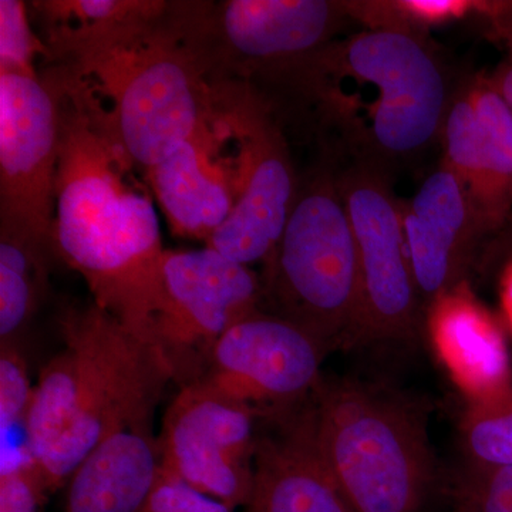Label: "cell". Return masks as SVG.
I'll return each mask as SVG.
<instances>
[{
    "mask_svg": "<svg viewBox=\"0 0 512 512\" xmlns=\"http://www.w3.org/2000/svg\"><path fill=\"white\" fill-rule=\"evenodd\" d=\"M500 299L504 318L512 330V259L505 266L503 275H501Z\"/></svg>",
    "mask_w": 512,
    "mask_h": 512,
    "instance_id": "obj_28",
    "label": "cell"
},
{
    "mask_svg": "<svg viewBox=\"0 0 512 512\" xmlns=\"http://www.w3.org/2000/svg\"><path fill=\"white\" fill-rule=\"evenodd\" d=\"M163 284L154 349L171 382L183 389L201 379L232 326L262 311L261 275L205 245L165 249Z\"/></svg>",
    "mask_w": 512,
    "mask_h": 512,
    "instance_id": "obj_9",
    "label": "cell"
},
{
    "mask_svg": "<svg viewBox=\"0 0 512 512\" xmlns=\"http://www.w3.org/2000/svg\"><path fill=\"white\" fill-rule=\"evenodd\" d=\"M217 107L237 144V201L205 245L251 266L271 256L291 214L298 180L274 107L251 86H215Z\"/></svg>",
    "mask_w": 512,
    "mask_h": 512,
    "instance_id": "obj_8",
    "label": "cell"
},
{
    "mask_svg": "<svg viewBox=\"0 0 512 512\" xmlns=\"http://www.w3.org/2000/svg\"><path fill=\"white\" fill-rule=\"evenodd\" d=\"M153 417L131 421L101 440L67 487L66 512H140L160 480Z\"/></svg>",
    "mask_w": 512,
    "mask_h": 512,
    "instance_id": "obj_18",
    "label": "cell"
},
{
    "mask_svg": "<svg viewBox=\"0 0 512 512\" xmlns=\"http://www.w3.org/2000/svg\"><path fill=\"white\" fill-rule=\"evenodd\" d=\"M35 384L29 377V366L20 343L0 345V427L2 440L16 426L25 430L32 407Z\"/></svg>",
    "mask_w": 512,
    "mask_h": 512,
    "instance_id": "obj_23",
    "label": "cell"
},
{
    "mask_svg": "<svg viewBox=\"0 0 512 512\" xmlns=\"http://www.w3.org/2000/svg\"><path fill=\"white\" fill-rule=\"evenodd\" d=\"M407 258L421 302L429 305L466 281L468 262L483 237L470 195L440 164L410 200H400Z\"/></svg>",
    "mask_w": 512,
    "mask_h": 512,
    "instance_id": "obj_14",
    "label": "cell"
},
{
    "mask_svg": "<svg viewBox=\"0 0 512 512\" xmlns=\"http://www.w3.org/2000/svg\"><path fill=\"white\" fill-rule=\"evenodd\" d=\"M457 495L463 512H512V468L493 471L464 468Z\"/></svg>",
    "mask_w": 512,
    "mask_h": 512,
    "instance_id": "obj_24",
    "label": "cell"
},
{
    "mask_svg": "<svg viewBox=\"0 0 512 512\" xmlns=\"http://www.w3.org/2000/svg\"><path fill=\"white\" fill-rule=\"evenodd\" d=\"M59 74L53 255L82 275L100 309L154 349L165 248L153 202L128 184L133 165L100 127L82 84Z\"/></svg>",
    "mask_w": 512,
    "mask_h": 512,
    "instance_id": "obj_1",
    "label": "cell"
},
{
    "mask_svg": "<svg viewBox=\"0 0 512 512\" xmlns=\"http://www.w3.org/2000/svg\"><path fill=\"white\" fill-rule=\"evenodd\" d=\"M228 505L198 493L175 478L160 474V480L140 512H234Z\"/></svg>",
    "mask_w": 512,
    "mask_h": 512,
    "instance_id": "obj_26",
    "label": "cell"
},
{
    "mask_svg": "<svg viewBox=\"0 0 512 512\" xmlns=\"http://www.w3.org/2000/svg\"><path fill=\"white\" fill-rule=\"evenodd\" d=\"M261 413L191 384L178 389L158 433L161 474L228 505L248 507Z\"/></svg>",
    "mask_w": 512,
    "mask_h": 512,
    "instance_id": "obj_12",
    "label": "cell"
},
{
    "mask_svg": "<svg viewBox=\"0 0 512 512\" xmlns=\"http://www.w3.org/2000/svg\"><path fill=\"white\" fill-rule=\"evenodd\" d=\"M49 49L29 22L22 0H0V73H36V57Z\"/></svg>",
    "mask_w": 512,
    "mask_h": 512,
    "instance_id": "obj_22",
    "label": "cell"
},
{
    "mask_svg": "<svg viewBox=\"0 0 512 512\" xmlns=\"http://www.w3.org/2000/svg\"><path fill=\"white\" fill-rule=\"evenodd\" d=\"M303 403L266 417L275 430L258 434L247 512H352L313 443Z\"/></svg>",
    "mask_w": 512,
    "mask_h": 512,
    "instance_id": "obj_17",
    "label": "cell"
},
{
    "mask_svg": "<svg viewBox=\"0 0 512 512\" xmlns=\"http://www.w3.org/2000/svg\"><path fill=\"white\" fill-rule=\"evenodd\" d=\"M303 410L350 511L426 512L440 471L417 403L383 384L323 376Z\"/></svg>",
    "mask_w": 512,
    "mask_h": 512,
    "instance_id": "obj_5",
    "label": "cell"
},
{
    "mask_svg": "<svg viewBox=\"0 0 512 512\" xmlns=\"http://www.w3.org/2000/svg\"><path fill=\"white\" fill-rule=\"evenodd\" d=\"M457 84L427 35L365 29L322 50L292 97L353 160L389 170L440 141Z\"/></svg>",
    "mask_w": 512,
    "mask_h": 512,
    "instance_id": "obj_4",
    "label": "cell"
},
{
    "mask_svg": "<svg viewBox=\"0 0 512 512\" xmlns=\"http://www.w3.org/2000/svg\"><path fill=\"white\" fill-rule=\"evenodd\" d=\"M262 308L329 350L356 346L360 276L355 237L336 181L320 168L298 184L291 214L261 274Z\"/></svg>",
    "mask_w": 512,
    "mask_h": 512,
    "instance_id": "obj_6",
    "label": "cell"
},
{
    "mask_svg": "<svg viewBox=\"0 0 512 512\" xmlns=\"http://www.w3.org/2000/svg\"><path fill=\"white\" fill-rule=\"evenodd\" d=\"M480 120L477 171L468 195L483 235L497 231L512 211V113L490 76L467 77Z\"/></svg>",
    "mask_w": 512,
    "mask_h": 512,
    "instance_id": "obj_19",
    "label": "cell"
},
{
    "mask_svg": "<svg viewBox=\"0 0 512 512\" xmlns=\"http://www.w3.org/2000/svg\"><path fill=\"white\" fill-rule=\"evenodd\" d=\"M329 350L291 320L259 311L225 333L197 386L247 404L262 419L309 399Z\"/></svg>",
    "mask_w": 512,
    "mask_h": 512,
    "instance_id": "obj_13",
    "label": "cell"
},
{
    "mask_svg": "<svg viewBox=\"0 0 512 512\" xmlns=\"http://www.w3.org/2000/svg\"><path fill=\"white\" fill-rule=\"evenodd\" d=\"M224 138V124L215 113L197 136L146 171L158 205L178 237L207 242L234 208L237 164L229 167L232 161L218 157Z\"/></svg>",
    "mask_w": 512,
    "mask_h": 512,
    "instance_id": "obj_16",
    "label": "cell"
},
{
    "mask_svg": "<svg viewBox=\"0 0 512 512\" xmlns=\"http://www.w3.org/2000/svg\"><path fill=\"white\" fill-rule=\"evenodd\" d=\"M45 245L19 232L0 229V345L20 343L47 289Z\"/></svg>",
    "mask_w": 512,
    "mask_h": 512,
    "instance_id": "obj_20",
    "label": "cell"
},
{
    "mask_svg": "<svg viewBox=\"0 0 512 512\" xmlns=\"http://www.w3.org/2000/svg\"><path fill=\"white\" fill-rule=\"evenodd\" d=\"M460 430L468 470L512 468V392L490 402L468 403Z\"/></svg>",
    "mask_w": 512,
    "mask_h": 512,
    "instance_id": "obj_21",
    "label": "cell"
},
{
    "mask_svg": "<svg viewBox=\"0 0 512 512\" xmlns=\"http://www.w3.org/2000/svg\"><path fill=\"white\" fill-rule=\"evenodd\" d=\"M47 493L29 456L0 471V512H37Z\"/></svg>",
    "mask_w": 512,
    "mask_h": 512,
    "instance_id": "obj_25",
    "label": "cell"
},
{
    "mask_svg": "<svg viewBox=\"0 0 512 512\" xmlns=\"http://www.w3.org/2000/svg\"><path fill=\"white\" fill-rule=\"evenodd\" d=\"M45 45L83 83L107 137L144 173L217 113L215 87L184 39L174 2L60 30Z\"/></svg>",
    "mask_w": 512,
    "mask_h": 512,
    "instance_id": "obj_2",
    "label": "cell"
},
{
    "mask_svg": "<svg viewBox=\"0 0 512 512\" xmlns=\"http://www.w3.org/2000/svg\"><path fill=\"white\" fill-rule=\"evenodd\" d=\"M175 15L212 86L241 83L291 94L349 22L336 0L175 2Z\"/></svg>",
    "mask_w": 512,
    "mask_h": 512,
    "instance_id": "obj_7",
    "label": "cell"
},
{
    "mask_svg": "<svg viewBox=\"0 0 512 512\" xmlns=\"http://www.w3.org/2000/svg\"><path fill=\"white\" fill-rule=\"evenodd\" d=\"M504 43L507 46V53L495 72L490 74V80L512 113V33L505 37Z\"/></svg>",
    "mask_w": 512,
    "mask_h": 512,
    "instance_id": "obj_27",
    "label": "cell"
},
{
    "mask_svg": "<svg viewBox=\"0 0 512 512\" xmlns=\"http://www.w3.org/2000/svg\"><path fill=\"white\" fill-rule=\"evenodd\" d=\"M63 348L39 373L25 450L47 495L113 431L154 416L170 375L156 350L92 302L59 316Z\"/></svg>",
    "mask_w": 512,
    "mask_h": 512,
    "instance_id": "obj_3",
    "label": "cell"
},
{
    "mask_svg": "<svg viewBox=\"0 0 512 512\" xmlns=\"http://www.w3.org/2000/svg\"><path fill=\"white\" fill-rule=\"evenodd\" d=\"M424 328L441 366L468 403L490 402L512 392L503 329L467 281L426 306Z\"/></svg>",
    "mask_w": 512,
    "mask_h": 512,
    "instance_id": "obj_15",
    "label": "cell"
},
{
    "mask_svg": "<svg viewBox=\"0 0 512 512\" xmlns=\"http://www.w3.org/2000/svg\"><path fill=\"white\" fill-rule=\"evenodd\" d=\"M59 70L0 73V229L53 252L60 147Z\"/></svg>",
    "mask_w": 512,
    "mask_h": 512,
    "instance_id": "obj_11",
    "label": "cell"
},
{
    "mask_svg": "<svg viewBox=\"0 0 512 512\" xmlns=\"http://www.w3.org/2000/svg\"><path fill=\"white\" fill-rule=\"evenodd\" d=\"M355 237L360 276L356 345L410 343L424 325L404 242L402 210L387 170L353 160L336 174Z\"/></svg>",
    "mask_w": 512,
    "mask_h": 512,
    "instance_id": "obj_10",
    "label": "cell"
}]
</instances>
